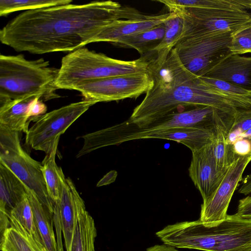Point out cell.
<instances>
[{"instance_id": "obj_1", "label": "cell", "mask_w": 251, "mask_h": 251, "mask_svg": "<svg viewBox=\"0 0 251 251\" xmlns=\"http://www.w3.org/2000/svg\"><path fill=\"white\" fill-rule=\"evenodd\" d=\"M142 15L134 8L111 0L27 10L1 29L0 40L17 51L72 52L89 44L113 22Z\"/></svg>"}, {"instance_id": "obj_2", "label": "cell", "mask_w": 251, "mask_h": 251, "mask_svg": "<svg viewBox=\"0 0 251 251\" xmlns=\"http://www.w3.org/2000/svg\"><path fill=\"white\" fill-rule=\"evenodd\" d=\"M153 85L133 110L128 120L142 128L179 106H207L235 116L251 108V102L231 97L189 71L175 48L159 67L150 65Z\"/></svg>"}, {"instance_id": "obj_3", "label": "cell", "mask_w": 251, "mask_h": 251, "mask_svg": "<svg viewBox=\"0 0 251 251\" xmlns=\"http://www.w3.org/2000/svg\"><path fill=\"white\" fill-rule=\"evenodd\" d=\"M165 244L204 251H251V219L227 215L216 224L200 220L169 225L156 233Z\"/></svg>"}, {"instance_id": "obj_4", "label": "cell", "mask_w": 251, "mask_h": 251, "mask_svg": "<svg viewBox=\"0 0 251 251\" xmlns=\"http://www.w3.org/2000/svg\"><path fill=\"white\" fill-rule=\"evenodd\" d=\"M59 69L41 58L29 60L22 54L0 55V102L38 97L43 101L60 97L55 85Z\"/></svg>"}, {"instance_id": "obj_5", "label": "cell", "mask_w": 251, "mask_h": 251, "mask_svg": "<svg viewBox=\"0 0 251 251\" xmlns=\"http://www.w3.org/2000/svg\"><path fill=\"white\" fill-rule=\"evenodd\" d=\"M151 61L146 56L131 61L114 59L82 47L62 58L55 85L58 89L74 90L88 80L147 73Z\"/></svg>"}, {"instance_id": "obj_6", "label": "cell", "mask_w": 251, "mask_h": 251, "mask_svg": "<svg viewBox=\"0 0 251 251\" xmlns=\"http://www.w3.org/2000/svg\"><path fill=\"white\" fill-rule=\"evenodd\" d=\"M216 131V130L198 127L145 130L139 128L128 120L102 129L99 134V139L102 147L118 145L126 141L137 139L168 140L184 145L193 152L212 143Z\"/></svg>"}, {"instance_id": "obj_7", "label": "cell", "mask_w": 251, "mask_h": 251, "mask_svg": "<svg viewBox=\"0 0 251 251\" xmlns=\"http://www.w3.org/2000/svg\"><path fill=\"white\" fill-rule=\"evenodd\" d=\"M0 163L9 169L53 213L54 204L46 185L42 163L21 146L19 132L0 126Z\"/></svg>"}, {"instance_id": "obj_8", "label": "cell", "mask_w": 251, "mask_h": 251, "mask_svg": "<svg viewBox=\"0 0 251 251\" xmlns=\"http://www.w3.org/2000/svg\"><path fill=\"white\" fill-rule=\"evenodd\" d=\"M96 101L84 100L32 118L34 124L26 133L25 143L35 150L50 153L60 136Z\"/></svg>"}, {"instance_id": "obj_9", "label": "cell", "mask_w": 251, "mask_h": 251, "mask_svg": "<svg viewBox=\"0 0 251 251\" xmlns=\"http://www.w3.org/2000/svg\"><path fill=\"white\" fill-rule=\"evenodd\" d=\"M175 14L183 19L179 42L191 37L210 36L227 32L234 33L251 25V13L246 10L192 8Z\"/></svg>"}, {"instance_id": "obj_10", "label": "cell", "mask_w": 251, "mask_h": 251, "mask_svg": "<svg viewBox=\"0 0 251 251\" xmlns=\"http://www.w3.org/2000/svg\"><path fill=\"white\" fill-rule=\"evenodd\" d=\"M233 33L191 37L180 41L174 48L184 66L201 77L232 54L229 47Z\"/></svg>"}, {"instance_id": "obj_11", "label": "cell", "mask_w": 251, "mask_h": 251, "mask_svg": "<svg viewBox=\"0 0 251 251\" xmlns=\"http://www.w3.org/2000/svg\"><path fill=\"white\" fill-rule=\"evenodd\" d=\"M153 85L152 77L147 72L88 80L77 85L74 90L80 92L85 100L107 102L136 99Z\"/></svg>"}, {"instance_id": "obj_12", "label": "cell", "mask_w": 251, "mask_h": 251, "mask_svg": "<svg viewBox=\"0 0 251 251\" xmlns=\"http://www.w3.org/2000/svg\"><path fill=\"white\" fill-rule=\"evenodd\" d=\"M251 161V155L240 156L230 166L214 193L203 201L199 219L202 223L212 226L226 218L233 193Z\"/></svg>"}, {"instance_id": "obj_13", "label": "cell", "mask_w": 251, "mask_h": 251, "mask_svg": "<svg viewBox=\"0 0 251 251\" xmlns=\"http://www.w3.org/2000/svg\"><path fill=\"white\" fill-rule=\"evenodd\" d=\"M188 171L189 176L199 190L203 201L214 193L226 174L221 172L216 166L212 143L192 152Z\"/></svg>"}, {"instance_id": "obj_14", "label": "cell", "mask_w": 251, "mask_h": 251, "mask_svg": "<svg viewBox=\"0 0 251 251\" xmlns=\"http://www.w3.org/2000/svg\"><path fill=\"white\" fill-rule=\"evenodd\" d=\"M176 14L168 12L154 15H144L139 18L116 20L105 26L89 43L108 42L112 44L126 36L151 28L173 18Z\"/></svg>"}, {"instance_id": "obj_15", "label": "cell", "mask_w": 251, "mask_h": 251, "mask_svg": "<svg viewBox=\"0 0 251 251\" xmlns=\"http://www.w3.org/2000/svg\"><path fill=\"white\" fill-rule=\"evenodd\" d=\"M203 76L227 81L251 91V57L231 54Z\"/></svg>"}, {"instance_id": "obj_16", "label": "cell", "mask_w": 251, "mask_h": 251, "mask_svg": "<svg viewBox=\"0 0 251 251\" xmlns=\"http://www.w3.org/2000/svg\"><path fill=\"white\" fill-rule=\"evenodd\" d=\"M73 189L76 217L70 251H95L97 233L94 220L86 210L84 201L75 184Z\"/></svg>"}, {"instance_id": "obj_17", "label": "cell", "mask_w": 251, "mask_h": 251, "mask_svg": "<svg viewBox=\"0 0 251 251\" xmlns=\"http://www.w3.org/2000/svg\"><path fill=\"white\" fill-rule=\"evenodd\" d=\"M62 190L59 200L54 202L53 210L59 211L66 251H70L76 217V206L71 178L61 174Z\"/></svg>"}, {"instance_id": "obj_18", "label": "cell", "mask_w": 251, "mask_h": 251, "mask_svg": "<svg viewBox=\"0 0 251 251\" xmlns=\"http://www.w3.org/2000/svg\"><path fill=\"white\" fill-rule=\"evenodd\" d=\"M27 195L25 185L0 163V213L9 215Z\"/></svg>"}, {"instance_id": "obj_19", "label": "cell", "mask_w": 251, "mask_h": 251, "mask_svg": "<svg viewBox=\"0 0 251 251\" xmlns=\"http://www.w3.org/2000/svg\"><path fill=\"white\" fill-rule=\"evenodd\" d=\"M26 191L34 214L36 226L46 251H58L56 234L53 227V213L41 203L32 190L26 187Z\"/></svg>"}, {"instance_id": "obj_20", "label": "cell", "mask_w": 251, "mask_h": 251, "mask_svg": "<svg viewBox=\"0 0 251 251\" xmlns=\"http://www.w3.org/2000/svg\"><path fill=\"white\" fill-rule=\"evenodd\" d=\"M34 98L0 102V126L12 131L26 133L30 121L28 117V107Z\"/></svg>"}, {"instance_id": "obj_21", "label": "cell", "mask_w": 251, "mask_h": 251, "mask_svg": "<svg viewBox=\"0 0 251 251\" xmlns=\"http://www.w3.org/2000/svg\"><path fill=\"white\" fill-rule=\"evenodd\" d=\"M10 225H15L24 231L41 251H46L35 224L33 211L26 196L11 210L9 215Z\"/></svg>"}, {"instance_id": "obj_22", "label": "cell", "mask_w": 251, "mask_h": 251, "mask_svg": "<svg viewBox=\"0 0 251 251\" xmlns=\"http://www.w3.org/2000/svg\"><path fill=\"white\" fill-rule=\"evenodd\" d=\"M164 23L122 38L112 44L117 47L134 49L142 55L148 52L151 53L163 38L165 33Z\"/></svg>"}, {"instance_id": "obj_23", "label": "cell", "mask_w": 251, "mask_h": 251, "mask_svg": "<svg viewBox=\"0 0 251 251\" xmlns=\"http://www.w3.org/2000/svg\"><path fill=\"white\" fill-rule=\"evenodd\" d=\"M164 24L165 33L163 38L152 52L156 55L150 64L155 67H159L166 61L171 50L179 42L183 27V19L176 14L175 17Z\"/></svg>"}, {"instance_id": "obj_24", "label": "cell", "mask_w": 251, "mask_h": 251, "mask_svg": "<svg viewBox=\"0 0 251 251\" xmlns=\"http://www.w3.org/2000/svg\"><path fill=\"white\" fill-rule=\"evenodd\" d=\"M164 4L169 12H176L187 9L246 10L236 0H158Z\"/></svg>"}, {"instance_id": "obj_25", "label": "cell", "mask_w": 251, "mask_h": 251, "mask_svg": "<svg viewBox=\"0 0 251 251\" xmlns=\"http://www.w3.org/2000/svg\"><path fill=\"white\" fill-rule=\"evenodd\" d=\"M58 143H56L50 153L46 154L42 162V172L47 189L53 204L59 200L62 190L61 174L63 171L61 167L57 166L55 162Z\"/></svg>"}, {"instance_id": "obj_26", "label": "cell", "mask_w": 251, "mask_h": 251, "mask_svg": "<svg viewBox=\"0 0 251 251\" xmlns=\"http://www.w3.org/2000/svg\"><path fill=\"white\" fill-rule=\"evenodd\" d=\"M0 249L1 251H41L24 231L12 225L0 237Z\"/></svg>"}, {"instance_id": "obj_27", "label": "cell", "mask_w": 251, "mask_h": 251, "mask_svg": "<svg viewBox=\"0 0 251 251\" xmlns=\"http://www.w3.org/2000/svg\"><path fill=\"white\" fill-rule=\"evenodd\" d=\"M227 133L218 128L215 139L212 143L213 157L218 169L226 173L230 166L238 158L235 154L232 146L226 142Z\"/></svg>"}, {"instance_id": "obj_28", "label": "cell", "mask_w": 251, "mask_h": 251, "mask_svg": "<svg viewBox=\"0 0 251 251\" xmlns=\"http://www.w3.org/2000/svg\"><path fill=\"white\" fill-rule=\"evenodd\" d=\"M72 0H0V16L21 10H31L72 2Z\"/></svg>"}, {"instance_id": "obj_29", "label": "cell", "mask_w": 251, "mask_h": 251, "mask_svg": "<svg viewBox=\"0 0 251 251\" xmlns=\"http://www.w3.org/2000/svg\"><path fill=\"white\" fill-rule=\"evenodd\" d=\"M201 77L211 86L231 97L251 102V91H250L227 81L204 76Z\"/></svg>"}, {"instance_id": "obj_30", "label": "cell", "mask_w": 251, "mask_h": 251, "mask_svg": "<svg viewBox=\"0 0 251 251\" xmlns=\"http://www.w3.org/2000/svg\"><path fill=\"white\" fill-rule=\"evenodd\" d=\"M251 128V108L239 110L234 116V121L226 138V142L232 145L240 134Z\"/></svg>"}, {"instance_id": "obj_31", "label": "cell", "mask_w": 251, "mask_h": 251, "mask_svg": "<svg viewBox=\"0 0 251 251\" xmlns=\"http://www.w3.org/2000/svg\"><path fill=\"white\" fill-rule=\"evenodd\" d=\"M229 49L233 54L251 53V25L232 35Z\"/></svg>"}, {"instance_id": "obj_32", "label": "cell", "mask_w": 251, "mask_h": 251, "mask_svg": "<svg viewBox=\"0 0 251 251\" xmlns=\"http://www.w3.org/2000/svg\"><path fill=\"white\" fill-rule=\"evenodd\" d=\"M231 146L238 157L251 155V128L238 135Z\"/></svg>"}, {"instance_id": "obj_33", "label": "cell", "mask_w": 251, "mask_h": 251, "mask_svg": "<svg viewBox=\"0 0 251 251\" xmlns=\"http://www.w3.org/2000/svg\"><path fill=\"white\" fill-rule=\"evenodd\" d=\"M47 107L39 98L35 97L30 101L28 109V117L30 119L38 117L46 113Z\"/></svg>"}, {"instance_id": "obj_34", "label": "cell", "mask_w": 251, "mask_h": 251, "mask_svg": "<svg viewBox=\"0 0 251 251\" xmlns=\"http://www.w3.org/2000/svg\"><path fill=\"white\" fill-rule=\"evenodd\" d=\"M235 214L243 218L251 219V195L239 200Z\"/></svg>"}, {"instance_id": "obj_35", "label": "cell", "mask_w": 251, "mask_h": 251, "mask_svg": "<svg viewBox=\"0 0 251 251\" xmlns=\"http://www.w3.org/2000/svg\"><path fill=\"white\" fill-rule=\"evenodd\" d=\"M239 193L247 195L251 193V173L242 178Z\"/></svg>"}, {"instance_id": "obj_36", "label": "cell", "mask_w": 251, "mask_h": 251, "mask_svg": "<svg viewBox=\"0 0 251 251\" xmlns=\"http://www.w3.org/2000/svg\"><path fill=\"white\" fill-rule=\"evenodd\" d=\"M117 176V173L115 171H111L105 175L98 183V187L107 185L114 182Z\"/></svg>"}, {"instance_id": "obj_37", "label": "cell", "mask_w": 251, "mask_h": 251, "mask_svg": "<svg viewBox=\"0 0 251 251\" xmlns=\"http://www.w3.org/2000/svg\"><path fill=\"white\" fill-rule=\"evenodd\" d=\"M146 251H179L176 250L174 247L166 246L164 245H156L148 248Z\"/></svg>"}, {"instance_id": "obj_38", "label": "cell", "mask_w": 251, "mask_h": 251, "mask_svg": "<svg viewBox=\"0 0 251 251\" xmlns=\"http://www.w3.org/2000/svg\"><path fill=\"white\" fill-rule=\"evenodd\" d=\"M236 1L246 9H251V0H236Z\"/></svg>"}]
</instances>
